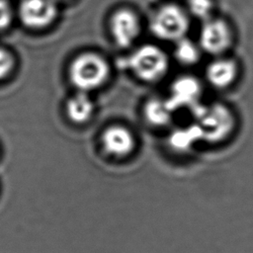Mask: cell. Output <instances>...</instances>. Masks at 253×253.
Returning <instances> with one entry per match:
<instances>
[{
  "label": "cell",
  "instance_id": "3957f363",
  "mask_svg": "<svg viewBox=\"0 0 253 253\" xmlns=\"http://www.w3.org/2000/svg\"><path fill=\"white\" fill-rule=\"evenodd\" d=\"M189 27L190 22L186 12L175 4L160 7L150 22V30L156 38L175 42L185 38Z\"/></svg>",
  "mask_w": 253,
  "mask_h": 253
},
{
  "label": "cell",
  "instance_id": "5bb4252c",
  "mask_svg": "<svg viewBox=\"0 0 253 253\" xmlns=\"http://www.w3.org/2000/svg\"><path fill=\"white\" fill-rule=\"evenodd\" d=\"M188 9L195 18L205 22L211 18L213 4L211 0H188Z\"/></svg>",
  "mask_w": 253,
  "mask_h": 253
},
{
  "label": "cell",
  "instance_id": "2e32d148",
  "mask_svg": "<svg viewBox=\"0 0 253 253\" xmlns=\"http://www.w3.org/2000/svg\"><path fill=\"white\" fill-rule=\"evenodd\" d=\"M12 9L6 0H0V31L6 29L12 22Z\"/></svg>",
  "mask_w": 253,
  "mask_h": 253
},
{
  "label": "cell",
  "instance_id": "7c38bea8",
  "mask_svg": "<svg viewBox=\"0 0 253 253\" xmlns=\"http://www.w3.org/2000/svg\"><path fill=\"white\" fill-rule=\"evenodd\" d=\"M143 114L146 121L155 126H166L171 120L172 111L166 101L159 99L149 100L143 109Z\"/></svg>",
  "mask_w": 253,
  "mask_h": 253
},
{
  "label": "cell",
  "instance_id": "e0dca14e",
  "mask_svg": "<svg viewBox=\"0 0 253 253\" xmlns=\"http://www.w3.org/2000/svg\"><path fill=\"white\" fill-rule=\"evenodd\" d=\"M53 1L57 3V2H64V1H67V0H53Z\"/></svg>",
  "mask_w": 253,
  "mask_h": 253
},
{
  "label": "cell",
  "instance_id": "ba28073f",
  "mask_svg": "<svg viewBox=\"0 0 253 253\" xmlns=\"http://www.w3.org/2000/svg\"><path fill=\"white\" fill-rule=\"evenodd\" d=\"M200 94L201 85L198 80L191 76H183L173 83L171 95L166 103L172 112L185 106L195 107Z\"/></svg>",
  "mask_w": 253,
  "mask_h": 253
},
{
  "label": "cell",
  "instance_id": "9a60e30c",
  "mask_svg": "<svg viewBox=\"0 0 253 253\" xmlns=\"http://www.w3.org/2000/svg\"><path fill=\"white\" fill-rule=\"evenodd\" d=\"M14 67L13 55L6 49L0 48V79L5 78Z\"/></svg>",
  "mask_w": 253,
  "mask_h": 253
},
{
  "label": "cell",
  "instance_id": "8992f818",
  "mask_svg": "<svg viewBox=\"0 0 253 253\" xmlns=\"http://www.w3.org/2000/svg\"><path fill=\"white\" fill-rule=\"evenodd\" d=\"M57 5L53 0H23L19 17L31 30H42L51 25L57 17Z\"/></svg>",
  "mask_w": 253,
  "mask_h": 253
},
{
  "label": "cell",
  "instance_id": "8fae6325",
  "mask_svg": "<svg viewBox=\"0 0 253 253\" xmlns=\"http://www.w3.org/2000/svg\"><path fill=\"white\" fill-rule=\"evenodd\" d=\"M94 112V104L86 92H78L66 103V115L68 119L78 125L90 120Z\"/></svg>",
  "mask_w": 253,
  "mask_h": 253
},
{
  "label": "cell",
  "instance_id": "6da1fadb",
  "mask_svg": "<svg viewBox=\"0 0 253 253\" xmlns=\"http://www.w3.org/2000/svg\"><path fill=\"white\" fill-rule=\"evenodd\" d=\"M108 62L95 52L77 55L69 65L68 76L72 85L80 92H89L101 87L108 79Z\"/></svg>",
  "mask_w": 253,
  "mask_h": 253
},
{
  "label": "cell",
  "instance_id": "30bf717a",
  "mask_svg": "<svg viewBox=\"0 0 253 253\" xmlns=\"http://www.w3.org/2000/svg\"><path fill=\"white\" fill-rule=\"evenodd\" d=\"M238 67L230 58H216L206 69V77L209 83L218 89L227 88L236 79Z\"/></svg>",
  "mask_w": 253,
  "mask_h": 253
},
{
  "label": "cell",
  "instance_id": "7a4b0ae2",
  "mask_svg": "<svg viewBox=\"0 0 253 253\" xmlns=\"http://www.w3.org/2000/svg\"><path fill=\"white\" fill-rule=\"evenodd\" d=\"M125 62L131 72L144 82L160 80L169 67L166 53L153 44H144L137 47Z\"/></svg>",
  "mask_w": 253,
  "mask_h": 253
},
{
  "label": "cell",
  "instance_id": "5b68a950",
  "mask_svg": "<svg viewBox=\"0 0 253 253\" xmlns=\"http://www.w3.org/2000/svg\"><path fill=\"white\" fill-rule=\"evenodd\" d=\"M232 42V33L226 22L211 18L204 22L199 39L202 50L209 54L219 55L226 51Z\"/></svg>",
  "mask_w": 253,
  "mask_h": 253
},
{
  "label": "cell",
  "instance_id": "4fadbf2b",
  "mask_svg": "<svg viewBox=\"0 0 253 253\" xmlns=\"http://www.w3.org/2000/svg\"><path fill=\"white\" fill-rule=\"evenodd\" d=\"M201 47L192 41L183 38L176 42L174 55L176 59L185 65L196 64L201 57Z\"/></svg>",
  "mask_w": 253,
  "mask_h": 253
},
{
  "label": "cell",
  "instance_id": "277c9868",
  "mask_svg": "<svg viewBox=\"0 0 253 253\" xmlns=\"http://www.w3.org/2000/svg\"><path fill=\"white\" fill-rule=\"evenodd\" d=\"M195 115L199 119L198 126L202 136L209 140H220L227 136L233 127L232 114L222 105H213L205 109L197 108Z\"/></svg>",
  "mask_w": 253,
  "mask_h": 253
},
{
  "label": "cell",
  "instance_id": "9c48e42d",
  "mask_svg": "<svg viewBox=\"0 0 253 253\" xmlns=\"http://www.w3.org/2000/svg\"><path fill=\"white\" fill-rule=\"evenodd\" d=\"M101 140L105 150L117 157L128 155L135 144L132 133L122 126H112L106 128L102 133Z\"/></svg>",
  "mask_w": 253,
  "mask_h": 253
},
{
  "label": "cell",
  "instance_id": "52a82bcc",
  "mask_svg": "<svg viewBox=\"0 0 253 253\" xmlns=\"http://www.w3.org/2000/svg\"><path fill=\"white\" fill-rule=\"evenodd\" d=\"M110 28L116 44L122 48L130 46L140 32L137 16L128 9L115 12L110 21Z\"/></svg>",
  "mask_w": 253,
  "mask_h": 253
}]
</instances>
